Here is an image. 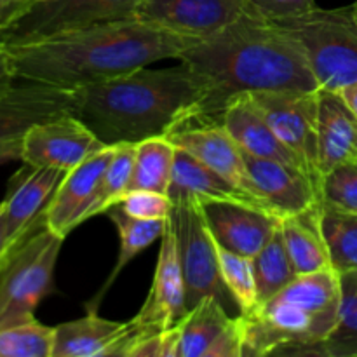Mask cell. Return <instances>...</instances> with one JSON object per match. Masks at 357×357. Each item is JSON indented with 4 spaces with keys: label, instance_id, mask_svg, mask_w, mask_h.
Here are the masks:
<instances>
[{
    "label": "cell",
    "instance_id": "6da1fadb",
    "mask_svg": "<svg viewBox=\"0 0 357 357\" xmlns=\"http://www.w3.org/2000/svg\"><path fill=\"white\" fill-rule=\"evenodd\" d=\"M178 61L190 68L201 87V100L185 126L220 122L227 105L241 94L319 89L298 42L248 10L185 49Z\"/></svg>",
    "mask_w": 357,
    "mask_h": 357
},
{
    "label": "cell",
    "instance_id": "7a4b0ae2",
    "mask_svg": "<svg viewBox=\"0 0 357 357\" xmlns=\"http://www.w3.org/2000/svg\"><path fill=\"white\" fill-rule=\"evenodd\" d=\"M195 42L136 17L3 45L17 80L73 91L164 59H178Z\"/></svg>",
    "mask_w": 357,
    "mask_h": 357
},
{
    "label": "cell",
    "instance_id": "3957f363",
    "mask_svg": "<svg viewBox=\"0 0 357 357\" xmlns=\"http://www.w3.org/2000/svg\"><path fill=\"white\" fill-rule=\"evenodd\" d=\"M72 115L107 146L167 136L185 126L201 100L187 65L132 70L73 89Z\"/></svg>",
    "mask_w": 357,
    "mask_h": 357
},
{
    "label": "cell",
    "instance_id": "277c9868",
    "mask_svg": "<svg viewBox=\"0 0 357 357\" xmlns=\"http://www.w3.org/2000/svg\"><path fill=\"white\" fill-rule=\"evenodd\" d=\"M342 279L333 267L300 274L243 317L244 357L317 354L340 316Z\"/></svg>",
    "mask_w": 357,
    "mask_h": 357
},
{
    "label": "cell",
    "instance_id": "5b68a950",
    "mask_svg": "<svg viewBox=\"0 0 357 357\" xmlns=\"http://www.w3.org/2000/svg\"><path fill=\"white\" fill-rule=\"evenodd\" d=\"M272 23L298 42L321 91L340 93L357 82V17L352 6L316 7Z\"/></svg>",
    "mask_w": 357,
    "mask_h": 357
},
{
    "label": "cell",
    "instance_id": "8992f818",
    "mask_svg": "<svg viewBox=\"0 0 357 357\" xmlns=\"http://www.w3.org/2000/svg\"><path fill=\"white\" fill-rule=\"evenodd\" d=\"M63 237L42 220L0 264V324L35 316L44 298L56 291L54 271Z\"/></svg>",
    "mask_w": 357,
    "mask_h": 357
},
{
    "label": "cell",
    "instance_id": "52a82bcc",
    "mask_svg": "<svg viewBox=\"0 0 357 357\" xmlns=\"http://www.w3.org/2000/svg\"><path fill=\"white\" fill-rule=\"evenodd\" d=\"M173 216L180 253L181 271L187 293V309L197 305L206 296H215L234 316H241L239 307L230 296L222 279L218 246L211 236L197 199H180L173 202Z\"/></svg>",
    "mask_w": 357,
    "mask_h": 357
},
{
    "label": "cell",
    "instance_id": "ba28073f",
    "mask_svg": "<svg viewBox=\"0 0 357 357\" xmlns=\"http://www.w3.org/2000/svg\"><path fill=\"white\" fill-rule=\"evenodd\" d=\"M145 0H45L0 37L2 44L49 37L101 23L136 20Z\"/></svg>",
    "mask_w": 357,
    "mask_h": 357
},
{
    "label": "cell",
    "instance_id": "9c48e42d",
    "mask_svg": "<svg viewBox=\"0 0 357 357\" xmlns=\"http://www.w3.org/2000/svg\"><path fill=\"white\" fill-rule=\"evenodd\" d=\"M251 98L278 138L298 157L303 169L321 187L319 149H317V114H319V89L317 91H264Z\"/></svg>",
    "mask_w": 357,
    "mask_h": 357
},
{
    "label": "cell",
    "instance_id": "30bf717a",
    "mask_svg": "<svg viewBox=\"0 0 357 357\" xmlns=\"http://www.w3.org/2000/svg\"><path fill=\"white\" fill-rule=\"evenodd\" d=\"M187 293L178 253L176 232L173 222H167L166 232L160 237V250L157 257L155 274L152 286L131 323L135 328L132 340L145 335L167 331L180 323L187 314Z\"/></svg>",
    "mask_w": 357,
    "mask_h": 357
},
{
    "label": "cell",
    "instance_id": "8fae6325",
    "mask_svg": "<svg viewBox=\"0 0 357 357\" xmlns=\"http://www.w3.org/2000/svg\"><path fill=\"white\" fill-rule=\"evenodd\" d=\"M176 357H244L243 317L234 316L215 296L187 310L174 326Z\"/></svg>",
    "mask_w": 357,
    "mask_h": 357
},
{
    "label": "cell",
    "instance_id": "7c38bea8",
    "mask_svg": "<svg viewBox=\"0 0 357 357\" xmlns=\"http://www.w3.org/2000/svg\"><path fill=\"white\" fill-rule=\"evenodd\" d=\"M105 143L75 115H61L33 126L21 142V162L31 167L70 171L105 149Z\"/></svg>",
    "mask_w": 357,
    "mask_h": 357
},
{
    "label": "cell",
    "instance_id": "4fadbf2b",
    "mask_svg": "<svg viewBox=\"0 0 357 357\" xmlns=\"http://www.w3.org/2000/svg\"><path fill=\"white\" fill-rule=\"evenodd\" d=\"M166 138L176 149L194 155L209 169L218 173L234 187L239 188L243 194H246L248 197L267 209V206L258 195L253 180H251L246 160H244V152L237 145L236 139L229 135V131L223 128L222 122L185 126V128L169 132Z\"/></svg>",
    "mask_w": 357,
    "mask_h": 357
},
{
    "label": "cell",
    "instance_id": "5bb4252c",
    "mask_svg": "<svg viewBox=\"0 0 357 357\" xmlns=\"http://www.w3.org/2000/svg\"><path fill=\"white\" fill-rule=\"evenodd\" d=\"M208 229L225 250L253 258L281 227V216L250 202L199 201Z\"/></svg>",
    "mask_w": 357,
    "mask_h": 357
},
{
    "label": "cell",
    "instance_id": "9a60e30c",
    "mask_svg": "<svg viewBox=\"0 0 357 357\" xmlns=\"http://www.w3.org/2000/svg\"><path fill=\"white\" fill-rule=\"evenodd\" d=\"M246 10V0H145L138 20L202 40L218 33Z\"/></svg>",
    "mask_w": 357,
    "mask_h": 357
},
{
    "label": "cell",
    "instance_id": "2e32d148",
    "mask_svg": "<svg viewBox=\"0 0 357 357\" xmlns=\"http://www.w3.org/2000/svg\"><path fill=\"white\" fill-rule=\"evenodd\" d=\"M258 195L274 215L291 216L321 208V187L303 169L244 153Z\"/></svg>",
    "mask_w": 357,
    "mask_h": 357
},
{
    "label": "cell",
    "instance_id": "e0dca14e",
    "mask_svg": "<svg viewBox=\"0 0 357 357\" xmlns=\"http://www.w3.org/2000/svg\"><path fill=\"white\" fill-rule=\"evenodd\" d=\"M114 150L115 146H105L82 164L66 171L44 211L45 225L49 230L66 239L73 229L86 222V213L93 204Z\"/></svg>",
    "mask_w": 357,
    "mask_h": 357
},
{
    "label": "cell",
    "instance_id": "ac0fdd59",
    "mask_svg": "<svg viewBox=\"0 0 357 357\" xmlns=\"http://www.w3.org/2000/svg\"><path fill=\"white\" fill-rule=\"evenodd\" d=\"M73 94L61 87L24 82L0 94V143L21 139L33 126L72 114Z\"/></svg>",
    "mask_w": 357,
    "mask_h": 357
},
{
    "label": "cell",
    "instance_id": "d6986e66",
    "mask_svg": "<svg viewBox=\"0 0 357 357\" xmlns=\"http://www.w3.org/2000/svg\"><path fill=\"white\" fill-rule=\"evenodd\" d=\"M63 176L65 171L56 167H31L24 164V169L10 181L9 194L0 202L10 250L44 220L45 208Z\"/></svg>",
    "mask_w": 357,
    "mask_h": 357
},
{
    "label": "cell",
    "instance_id": "ffe728a7",
    "mask_svg": "<svg viewBox=\"0 0 357 357\" xmlns=\"http://www.w3.org/2000/svg\"><path fill=\"white\" fill-rule=\"evenodd\" d=\"M220 122L236 139L244 153L261 157V159L279 160V162L303 169L298 157L278 138L251 94H241V96L234 98L223 110Z\"/></svg>",
    "mask_w": 357,
    "mask_h": 357
},
{
    "label": "cell",
    "instance_id": "44dd1931",
    "mask_svg": "<svg viewBox=\"0 0 357 357\" xmlns=\"http://www.w3.org/2000/svg\"><path fill=\"white\" fill-rule=\"evenodd\" d=\"M129 335L131 321L119 323L87 312L80 319L56 326L52 357H121Z\"/></svg>",
    "mask_w": 357,
    "mask_h": 357
},
{
    "label": "cell",
    "instance_id": "7402d4cb",
    "mask_svg": "<svg viewBox=\"0 0 357 357\" xmlns=\"http://www.w3.org/2000/svg\"><path fill=\"white\" fill-rule=\"evenodd\" d=\"M317 149L321 176L357 159V119L338 93L319 89Z\"/></svg>",
    "mask_w": 357,
    "mask_h": 357
},
{
    "label": "cell",
    "instance_id": "603a6c76",
    "mask_svg": "<svg viewBox=\"0 0 357 357\" xmlns=\"http://www.w3.org/2000/svg\"><path fill=\"white\" fill-rule=\"evenodd\" d=\"M167 195L173 202L180 201V199H197V201L250 202V204L260 206L246 194H243L239 188L234 187L230 181H227L225 178L220 176L218 173L209 169L206 164H202L201 160L181 149H176L173 176H171Z\"/></svg>",
    "mask_w": 357,
    "mask_h": 357
},
{
    "label": "cell",
    "instance_id": "cb8c5ba5",
    "mask_svg": "<svg viewBox=\"0 0 357 357\" xmlns=\"http://www.w3.org/2000/svg\"><path fill=\"white\" fill-rule=\"evenodd\" d=\"M105 215H108V218L112 220V223H114L115 229H117L119 255L114 268L110 271V274H108L107 281L103 282L100 291L86 303L87 312H98V310H100L103 298L107 296V293L110 291L114 282L117 281L121 272L128 267L129 261H131L132 258L138 257L139 253H143V251L149 246H152L155 241H160L162 234L166 232L167 222L171 220L132 218V216L126 215L119 204H114L112 208H108L107 211H105Z\"/></svg>",
    "mask_w": 357,
    "mask_h": 357
},
{
    "label": "cell",
    "instance_id": "d4e9b609",
    "mask_svg": "<svg viewBox=\"0 0 357 357\" xmlns=\"http://www.w3.org/2000/svg\"><path fill=\"white\" fill-rule=\"evenodd\" d=\"M281 230L296 274H312L333 267L321 230V208L284 216L281 218Z\"/></svg>",
    "mask_w": 357,
    "mask_h": 357
},
{
    "label": "cell",
    "instance_id": "484cf974",
    "mask_svg": "<svg viewBox=\"0 0 357 357\" xmlns=\"http://www.w3.org/2000/svg\"><path fill=\"white\" fill-rule=\"evenodd\" d=\"M176 146L166 138L143 139L136 143L135 167L129 190H153L167 194L173 176Z\"/></svg>",
    "mask_w": 357,
    "mask_h": 357
},
{
    "label": "cell",
    "instance_id": "4316f807",
    "mask_svg": "<svg viewBox=\"0 0 357 357\" xmlns=\"http://www.w3.org/2000/svg\"><path fill=\"white\" fill-rule=\"evenodd\" d=\"M251 264H253L255 281H257L258 303L271 300L298 275L286 250L281 227L275 230L271 241L251 258Z\"/></svg>",
    "mask_w": 357,
    "mask_h": 357
},
{
    "label": "cell",
    "instance_id": "83f0119b",
    "mask_svg": "<svg viewBox=\"0 0 357 357\" xmlns=\"http://www.w3.org/2000/svg\"><path fill=\"white\" fill-rule=\"evenodd\" d=\"M56 326H45L35 316L0 324V357H52Z\"/></svg>",
    "mask_w": 357,
    "mask_h": 357
},
{
    "label": "cell",
    "instance_id": "f1b7e54d",
    "mask_svg": "<svg viewBox=\"0 0 357 357\" xmlns=\"http://www.w3.org/2000/svg\"><path fill=\"white\" fill-rule=\"evenodd\" d=\"M321 230L335 271L357 272V215L321 206Z\"/></svg>",
    "mask_w": 357,
    "mask_h": 357
},
{
    "label": "cell",
    "instance_id": "f546056e",
    "mask_svg": "<svg viewBox=\"0 0 357 357\" xmlns=\"http://www.w3.org/2000/svg\"><path fill=\"white\" fill-rule=\"evenodd\" d=\"M340 316L330 337L319 345L316 356L357 357V272L340 274Z\"/></svg>",
    "mask_w": 357,
    "mask_h": 357
},
{
    "label": "cell",
    "instance_id": "4dcf8cb0",
    "mask_svg": "<svg viewBox=\"0 0 357 357\" xmlns=\"http://www.w3.org/2000/svg\"><path fill=\"white\" fill-rule=\"evenodd\" d=\"M114 155L105 169L103 178L100 181L96 195L93 199V204L89 206L86 213V220L94 218L96 215L107 211L114 204H117L129 190L132 178V167H135V143H121L114 145Z\"/></svg>",
    "mask_w": 357,
    "mask_h": 357
},
{
    "label": "cell",
    "instance_id": "1f68e13d",
    "mask_svg": "<svg viewBox=\"0 0 357 357\" xmlns=\"http://www.w3.org/2000/svg\"><path fill=\"white\" fill-rule=\"evenodd\" d=\"M218 246V261L222 279L229 289L230 296L239 307L241 316L255 312L258 309V293H257V281H255V272L251 258L237 255L234 251L225 250Z\"/></svg>",
    "mask_w": 357,
    "mask_h": 357
},
{
    "label": "cell",
    "instance_id": "d6a6232c",
    "mask_svg": "<svg viewBox=\"0 0 357 357\" xmlns=\"http://www.w3.org/2000/svg\"><path fill=\"white\" fill-rule=\"evenodd\" d=\"M321 202L328 208L357 215V159L338 164L321 180Z\"/></svg>",
    "mask_w": 357,
    "mask_h": 357
},
{
    "label": "cell",
    "instance_id": "836d02e7",
    "mask_svg": "<svg viewBox=\"0 0 357 357\" xmlns=\"http://www.w3.org/2000/svg\"><path fill=\"white\" fill-rule=\"evenodd\" d=\"M117 204L126 215L138 220H169L174 208L169 195L153 190H131Z\"/></svg>",
    "mask_w": 357,
    "mask_h": 357
},
{
    "label": "cell",
    "instance_id": "e575fe53",
    "mask_svg": "<svg viewBox=\"0 0 357 357\" xmlns=\"http://www.w3.org/2000/svg\"><path fill=\"white\" fill-rule=\"evenodd\" d=\"M316 0H246V10L267 21H281L316 9Z\"/></svg>",
    "mask_w": 357,
    "mask_h": 357
},
{
    "label": "cell",
    "instance_id": "d590c367",
    "mask_svg": "<svg viewBox=\"0 0 357 357\" xmlns=\"http://www.w3.org/2000/svg\"><path fill=\"white\" fill-rule=\"evenodd\" d=\"M33 6L35 0H0V37L30 13Z\"/></svg>",
    "mask_w": 357,
    "mask_h": 357
},
{
    "label": "cell",
    "instance_id": "8d00e7d4",
    "mask_svg": "<svg viewBox=\"0 0 357 357\" xmlns=\"http://www.w3.org/2000/svg\"><path fill=\"white\" fill-rule=\"evenodd\" d=\"M17 80L16 72H14L13 59H10L9 51H7L6 45L0 42V94L3 91H7L9 87L14 86V82Z\"/></svg>",
    "mask_w": 357,
    "mask_h": 357
},
{
    "label": "cell",
    "instance_id": "74e56055",
    "mask_svg": "<svg viewBox=\"0 0 357 357\" xmlns=\"http://www.w3.org/2000/svg\"><path fill=\"white\" fill-rule=\"evenodd\" d=\"M21 142H23V138L0 143V164L21 160Z\"/></svg>",
    "mask_w": 357,
    "mask_h": 357
},
{
    "label": "cell",
    "instance_id": "f35d334b",
    "mask_svg": "<svg viewBox=\"0 0 357 357\" xmlns=\"http://www.w3.org/2000/svg\"><path fill=\"white\" fill-rule=\"evenodd\" d=\"M338 94H340L342 100L345 101V105L351 108V112L354 114V117L357 119V82L351 84V86H347V87H344V89H342Z\"/></svg>",
    "mask_w": 357,
    "mask_h": 357
},
{
    "label": "cell",
    "instance_id": "ab89813d",
    "mask_svg": "<svg viewBox=\"0 0 357 357\" xmlns=\"http://www.w3.org/2000/svg\"><path fill=\"white\" fill-rule=\"evenodd\" d=\"M9 251H10V243H9V236H7L6 222H3L2 206H0V264H2L3 258L9 255Z\"/></svg>",
    "mask_w": 357,
    "mask_h": 357
},
{
    "label": "cell",
    "instance_id": "60d3db41",
    "mask_svg": "<svg viewBox=\"0 0 357 357\" xmlns=\"http://www.w3.org/2000/svg\"><path fill=\"white\" fill-rule=\"evenodd\" d=\"M351 6H352V9H354V14L357 16V0H356L354 3H351Z\"/></svg>",
    "mask_w": 357,
    "mask_h": 357
},
{
    "label": "cell",
    "instance_id": "b9f144b4",
    "mask_svg": "<svg viewBox=\"0 0 357 357\" xmlns=\"http://www.w3.org/2000/svg\"><path fill=\"white\" fill-rule=\"evenodd\" d=\"M35 2H45V0H35Z\"/></svg>",
    "mask_w": 357,
    "mask_h": 357
},
{
    "label": "cell",
    "instance_id": "7bdbcfd3",
    "mask_svg": "<svg viewBox=\"0 0 357 357\" xmlns=\"http://www.w3.org/2000/svg\"><path fill=\"white\" fill-rule=\"evenodd\" d=\"M356 17H357V16H356Z\"/></svg>",
    "mask_w": 357,
    "mask_h": 357
}]
</instances>
